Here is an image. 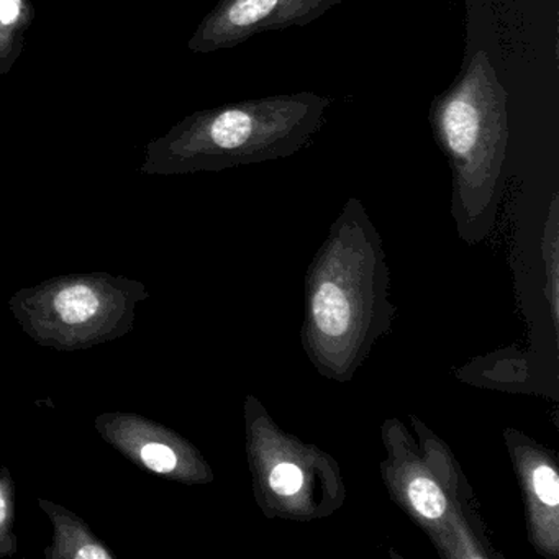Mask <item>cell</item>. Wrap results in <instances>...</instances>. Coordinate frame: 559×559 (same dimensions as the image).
I'll list each match as a JSON object with an SVG mask.
<instances>
[{"instance_id":"6da1fadb","label":"cell","mask_w":559,"mask_h":559,"mask_svg":"<svg viewBox=\"0 0 559 559\" xmlns=\"http://www.w3.org/2000/svg\"><path fill=\"white\" fill-rule=\"evenodd\" d=\"M313 317H316L317 326L325 335L340 336L348 330L349 319H352L348 299L336 284L323 283L317 290L313 299Z\"/></svg>"},{"instance_id":"ba28073f","label":"cell","mask_w":559,"mask_h":559,"mask_svg":"<svg viewBox=\"0 0 559 559\" xmlns=\"http://www.w3.org/2000/svg\"><path fill=\"white\" fill-rule=\"evenodd\" d=\"M533 486L536 496L545 506L556 507L559 503V477L549 466L536 467L533 473Z\"/></svg>"},{"instance_id":"5b68a950","label":"cell","mask_w":559,"mask_h":559,"mask_svg":"<svg viewBox=\"0 0 559 559\" xmlns=\"http://www.w3.org/2000/svg\"><path fill=\"white\" fill-rule=\"evenodd\" d=\"M408 497H411L412 506L425 519H440L447 509V499H444L440 487L433 480L425 479V477L412 480L408 486Z\"/></svg>"},{"instance_id":"277c9868","label":"cell","mask_w":559,"mask_h":559,"mask_svg":"<svg viewBox=\"0 0 559 559\" xmlns=\"http://www.w3.org/2000/svg\"><path fill=\"white\" fill-rule=\"evenodd\" d=\"M253 130L251 117L243 110H225L212 122L209 135L221 148L230 150L245 145Z\"/></svg>"},{"instance_id":"8992f818","label":"cell","mask_w":559,"mask_h":559,"mask_svg":"<svg viewBox=\"0 0 559 559\" xmlns=\"http://www.w3.org/2000/svg\"><path fill=\"white\" fill-rule=\"evenodd\" d=\"M276 4L277 0H237L228 12V19L237 27H250L270 15Z\"/></svg>"},{"instance_id":"3957f363","label":"cell","mask_w":559,"mask_h":559,"mask_svg":"<svg viewBox=\"0 0 559 559\" xmlns=\"http://www.w3.org/2000/svg\"><path fill=\"white\" fill-rule=\"evenodd\" d=\"M55 309L60 313L63 322L76 325L96 316L99 310V299L91 287L78 284L58 294L55 299Z\"/></svg>"},{"instance_id":"9c48e42d","label":"cell","mask_w":559,"mask_h":559,"mask_svg":"<svg viewBox=\"0 0 559 559\" xmlns=\"http://www.w3.org/2000/svg\"><path fill=\"white\" fill-rule=\"evenodd\" d=\"M142 460L156 473H169L176 467V454L165 444L150 443L142 450Z\"/></svg>"},{"instance_id":"52a82bcc","label":"cell","mask_w":559,"mask_h":559,"mask_svg":"<svg viewBox=\"0 0 559 559\" xmlns=\"http://www.w3.org/2000/svg\"><path fill=\"white\" fill-rule=\"evenodd\" d=\"M302 483V471L293 463L277 464L270 474L271 489L280 496H294L299 492Z\"/></svg>"},{"instance_id":"7c38bea8","label":"cell","mask_w":559,"mask_h":559,"mask_svg":"<svg viewBox=\"0 0 559 559\" xmlns=\"http://www.w3.org/2000/svg\"><path fill=\"white\" fill-rule=\"evenodd\" d=\"M5 520V500L2 497V490H0V525L4 523Z\"/></svg>"},{"instance_id":"8fae6325","label":"cell","mask_w":559,"mask_h":559,"mask_svg":"<svg viewBox=\"0 0 559 559\" xmlns=\"http://www.w3.org/2000/svg\"><path fill=\"white\" fill-rule=\"evenodd\" d=\"M78 558H84V559H106L110 558L109 552L104 551L103 548H99V546L96 545H87L84 546V548H81L80 551H78Z\"/></svg>"},{"instance_id":"30bf717a","label":"cell","mask_w":559,"mask_h":559,"mask_svg":"<svg viewBox=\"0 0 559 559\" xmlns=\"http://www.w3.org/2000/svg\"><path fill=\"white\" fill-rule=\"evenodd\" d=\"M24 12L22 0H0V27H14Z\"/></svg>"},{"instance_id":"7a4b0ae2","label":"cell","mask_w":559,"mask_h":559,"mask_svg":"<svg viewBox=\"0 0 559 559\" xmlns=\"http://www.w3.org/2000/svg\"><path fill=\"white\" fill-rule=\"evenodd\" d=\"M479 117L471 104L457 99L448 106L444 112V132L451 150L457 155H466L477 139Z\"/></svg>"}]
</instances>
